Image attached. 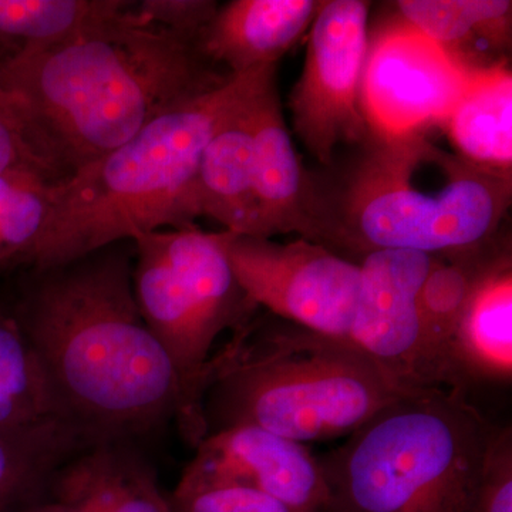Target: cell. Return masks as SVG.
<instances>
[{
  "instance_id": "obj_26",
  "label": "cell",
  "mask_w": 512,
  "mask_h": 512,
  "mask_svg": "<svg viewBox=\"0 0 512 512\" xmlns=\"http://www.w3.org/2000/svg\"><path fill=\"white\" fill-rule=\"evenodd\" d=\"M168 500L173 512H299L252 488L187 476H181Z\"/></svg>"
},
{
  "instance_id": "obj_15",
  "label": "cell",
  "mask_w": 512,
  "mask_h": 512,
  "mask_svg": "<svg viewBox=\"0 0 512 512\" xmlns=\"http://www.w3.org/2000/svg\"><path fill=\"white\" fill-rule=\"evenodd\" d=\"M318 0H234L202 30V55L231 76L278 64L309 29Z\"/></svg>"
},
{
  "instance_id": "obj_5",
  "label": "cell",
  "mask_w": 512,
  "mask_h": 512,
  "mask_svg": "<svg viewBox=\"0 0 512 512\" xmlns=\"http://www.w3.org/2000/svg\"><path fill=\"white\" fill-rule=\"evenodd\" d=\"M329 204V249L444 255L494 239L510 208L511 173L470 163L427 133L369 138Z\"/></svg>"
},
{
  "instance_id": "obj_25",
  "label": "cell",
  "mask_w": 512,
  "mask_h": 512,
  "mask_svg": "<svg viewBox=\"0 0 512 512\" xmlns=\"http://www.w3.org/2000/svg\"><path fill=\"white\" fill-rule=\"evenodd\" d=\"M35 175L56 185L64 180L36 133L25 104L0 89V174Z\"/></svg>"
},
{
  "instance_id": "obj_9",
  "label": "cell",
  "mask_w": 512,
  "mask_h": 512,
  "mask_svg": "<svg viewBox=\"0 0 512 512\" xmlns=\"http://www.w3.org/2000/svg\"><path fill=\"white\" fill-rule=\"evenodd\" d=\"M471 66L396 18L369 36L360 109L370 138L392 140L443 126L466 89Z\"/></svg>"
},
{
  "instance_id": "obj_4",
  "label": "cell",
  "mask_w": 512,
  "mask_h": 512,
  "mask_svg": "<svg viewBox=\"0 0 512 512\" xmlns=\"http://www.w3.org/2000/svg\"><path fill=\"white\" fill-rule=\"evenodd\" d=\"M403 394L348 342L254 316L208 362L201 412L207 434L249 426L305 444L350 436Z\"/></svg>"
},
{
  "instance_id": "obj_2",
  "label": "cell",
  "mask_w": 512,
  "mask_h": 512,
  "mask_svg": "<svg viewBox=\"0 0 512 512\" xmlns=\"http://www.w3.org/2000/svg\"><path fill=\"white\" fill-rule=\"evenodd\" d=\"M117 15L0 69L64 180L231 79L195 40Z\"/></svg>"
},
{
  "instance_id": "obj_18",
  "label": "cell",
  "mask_w": 512,
  "mask_h": 512,
  "mask_svg": "<svg viewBox=\"0 0 512 512\" xmlns=\"http://www.w3.org/2000/svg\"><path fill=\"white\" fill-rule=\"evenodd\" d=\"M505 251L494 239L478 247L434 255L419 292L424 352L440 387H457L451 369L454 336L481 276Z\"/></svg>"
},
{
  "instance_id": "obj_22",
  "label": "cell",
  "mask_w": 512,
  "mask_h": 512,
  "mask_svg": "<svg viewBox=\"0 0 512 512\" xmlns=\"http://www.w3.org/2000/svg\"><path fill=\"white\" fill-rule=\"evenodd\" d=\"M127 0H0V69L117 15Z\"/></svg>"
},
{
  "instance_id": "obj_7",
  "label": "cell",
  "mask_w": 512,
  "mask_h": 512,
  "mask_svg": "<svg viewBox=\"0 0 512 512\" xmlns=\"http://www.w3.org/2000/svg\"><path fill=\"white\" fill-rule=\"evenodd\" d=\"M229 232L197 225L134 239L133 289L148 328L200 404L212 348L256 315L227 255Z\"/></svg>"
},
{
  "instance_id": "obj_17",
  "label": "cell",
  "mask_w": 512,
  "mask_h": 512,
  "mask_svg": "<svg viewBox=\"0 0 512 512\" xmlns=\"http://www.w3.org/2000/svg\"><path fill=\"white\" fill-rule=\"evenodd\" d=\"M451 369L461 389L471 382H511L512 265L507 252L474 288L454 336Z\"/></svg>"
},
{
  "instance_id": "obj_27",
  "label": "cell",
  "mask_w": 512,
  "mask_h": 512,
  "mask_svg": "<svg viewBox=\"0 0 512 512\" xmlns=\"http://www.w3.org/2000/svg\"><path fill=\"white\" fill-rule=\"evenodd\" d=\"M214 0H130L131 18L198 42L217 13Z\"/></svg>"
},
{
  "instance_id": "obj_24",
  "label": "cell",
  "mask_w": 512,
  "mask_h": 512,
  "mask_svg": "<svg viewBox=\"0 0 512 512\" xmlns=\"http://www.w3.org/2000/svg\"><path fill=\"white\" fill-rule=\"evenodd\" d=\"M52 187L35 175L0 174V269L29 266L45 228Z\"/></svg>"
},
{
  "instance_id": "obj_20",
  "label": "cell",
  "mask_w": 512,
  "mask_h": 512,
  "mask_svg": "<svg viewBox=\"0 0 512 512\" xmlns=\"http://www.w3.org/2000/svg\"><path fill=\"white\" fill-rule=\"evenodd\" d=\"M92 446L69 427L0 430V512H26L49 494L60 467Z\"/></svg>"
},
{
  "instance_id": "obj_8",
  "label": "cell",
  "mask_w": 512,
  "mask_h": 512,
  "mask_svg": "<svg viewBox=\"0 0 512 512\" xmlns=\"http://www.w3.org/2000/svg\"><path fill=\"white\" fill-rule=\"evenodd\" d=\"M227 255L256 308L319 335L348 342L360 265L308 239L272 241L229 232Z\"/></svg>"
},
{
  "instance_id": "obj_10",
  "label": "cell",
  "mask_w": 512,
  "mask_h": 512,
  "mask_svg": "<svg viewBox=\"0 0 512 512\" xmlns=\"http://www.w3.org/2000/svg\"><path fill=\"white\" fill-rule=\"evenodd\" d=\"M369 3L323 2L309 29L302 76L289 99L293 128L320 164L332 165L340 144H366L360 79L369 45Z\"/></svg>"
},
{
  "instance_id": "obj_13",
  "label": "cell",
  "mask_w": 512,
  "mask_h": 512,
  "mask_svg": "<svg viewBox=\"0 0 512 512\" xmlns=\"http://www.w3.org/2000/svg\"><path fill=\"white\" fill-rule=\"evenodd\" d=\"M278 64L265 67L251 96L256 194L264 238L299 234L328 245V197L313 184L286 127L278 86Z\"/></svg>"
},
{
  "instance_id": "obj_21",
  "label": "cell",
  "mask_w": 512,
  "mask_h": 512,
  "mask_svg": "<svg viewBox=\"0 0 512 512\" xmlns=\"http://www.w3.org/2000/svg\"><path fill=\"white\" fill-rule=\"evenodd\" d=\"M50 427L76 430L60 410L18 319L0 312V430Z\"/></svg>"
},
{
  "instance_id": "obj_23",
  "label": "cell",
  "mask_w": 512,
  "mask_h": 512,
  "mask_svg": "<svg viewBox=\"0 0 512 512\" xmlns=\"http://www.w3.org/2000/svg\"><path fill=\"white\" fill-rule=\"evenodd\" d=\"M396 9L409 25L460 57L473 40L493 49L510 43V0H400Z\"/></svg>"
},
{
  "instance_id": "obj_19",
  "label": "cell",
  "mask_w": 512,
  "mask_h": 512,
  "mask_svg": "<svg viewBox=\"0 0 512 512\" xmlns=\"http://www.w3.org/2000/svg\"><path fill=\"white\" fill-rule=\"evenodd\" d=\"M441 130L458 156L490 170H512V74L505 62L471 69Z\"/></svg>"
},
{
  "instance_id": "obj_6",
  "label": "cell",
  "mask_w": 512,
  "mask_h": 512,
  "mask_svg": "<svg viewBox=\"0 0 512 512\" xmlns=\"http://www.w3.org/2000/svg\"><path fill=\"white\" fill-rule=\"evenodd\" d=\"M497 430L460 387L403 394L319 457L335 512H471Z\"/></svg>"
},
{
  "instance_id": "obj_1",
  "label": "cell",
  "mask_w": 512,
  "mask_h": 512,
  "mask_svg": "<svg viewBox=\"0 0 512 512\" xmlns=\"http://www.w3.org/2000/svg\"><path fill=\"white\" fill-rule=\"evenodd\" d=\"M133 242L32 269L15 318L66 420L90 444L136 443L177 423L205 437L200 404L144 322L133 289Z\"/></svg>"
},
{
  "instance_id": "obj_16",
  "label": "cell",
  "mask_w": 512,
  "mask_h": 512,
  "mask_svg": "<svg viewBox=\"0 0 512 512\" xmlns=\"http://www.w3.org/2000/svg\"><path fill=\"white\" fill-rule=\"evenodd\" d=\"M265 67L256 72L248 92L215 131L197 173L200 218H211L224 231L244 237L264 238L255 184L251 96Z\"/></svg>"
},
{
  "instance_id": "obj_14",
  "label": "cell",
  "mask_w": 512,
  "mask_h": 512,
  "mask_svg": "<svg viewBox=\"0 0 512 512\" xmlns=\"http://www.w3.org/2000/svg\"><path fill=\"white\" fill-rule=\"evenodd\" d=\"M47 497L72 512H173L136 443L82 448L57 470Z\"/></svg>"
},
{
  "instance_id": "obj_3",
  "label": "cell",
  "mask_w": 512,
  "mask_h": 512,
  "mask_svg": "<svg viewBox=\"0 0 512 512\" xmlns=\"http://www.w3.org/2000/svg\"><path fill=\"white\" fill-rule=\"evenodd\" d=\"M258 70L232 76L168 111L123 146L53 185L28 268L66 264L161 229L194 227L202 153Z\"/></svg>"
},
{
  "instance_id": "obj_28",
  "label": "cell",
  "mask_w": 512,
  "mask_h": 512,
  "mask_svg": "<svg viewBox=\"0 0 512 512\" xmlns=\"http://www.w3.org/2000/svg\"><path fill=\"white\" fill-rule=\"evenodd\" d=\"M471 512H512V434L497 430Z\"/></svg>"
},
{
  "instance_id": "obj_11",
  "label": "cell",
  "mask_w": 512,
  "mask_h": 512,
  "mask_svg": "<svg viewBox=\"0 0 512 512\" xmlns=\"http://www.w3.org/2000/svg\"><path fill=\"white\" fill-rule=\"evenodd\" d=\"M433 255L386 249L363 256L348 343L402 393L440 387L426 352L419 292Z\"/></svg>"
},
{
  "instance_id": "obj_29",
  "label": "cell",
  "mask_w": 512,
  "mask_h": 512,
  "mask_svg": "<svg viewBox=\"0 0 512 512\" xmlns=\"http://www.w3.org/2000/svg\"><path fill=\"white\" fill-rule=\"evenodd\" d=\"M26 512H72L69 508L64 507V505L56 503V501L50 500L49 497H46L42 503L35 505V507L30 508L29 511Z\"/></svg>"
},
{
  "instance_id": "obj_12",
  "label": "cell",
  "mask_w": 512,
  "mask_h": 512,
  "mask_svg": "<svg viewBox=\"0 0 512 512\" xmlns=\"http://www.w3.org/2000/svg\"><path fill=\"white\" fill-rule=\"evenodd\" d=\"M183 476L252 488L299 512H335L319 457L305 444L258 427L207 434Z\"/></svg>"
}]
</instances>
